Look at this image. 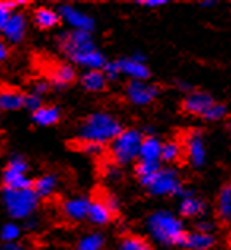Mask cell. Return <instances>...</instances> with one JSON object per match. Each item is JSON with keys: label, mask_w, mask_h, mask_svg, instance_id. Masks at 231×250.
Returning a JSON list of instances; mask_svg holds the SVG:
<instances>
[{"label": "cell", "mask_w": 231, "mask_h": 250, "mask_svg": "<svg viewBox=\"0 0 231 250\" xmlns=\"http://www.w3.org/2000/svg\"><path fill=\"white\" fill-rule=\"evenodd\" d=\"M81 144V150L89 157H100L105 152V146L95 143H79Z\"/></svg>", "instance_id": "35"}, {"label": "cell", "mask_w": 231, "mask_h": 250, "mask_svg": "<svg viewBox=\"0 0 231 250\" xmlns=\"http://www.w3.org/2000/svg\"><path fill=\"white\" fill-rule=\"evenodd\" d=\"M6 57H8V48L3 42H0V62L6 61Z\"/></svg>", "instance_id": "44"}, {"label": "cell", "mask_w": 231, "mask_h": 250, "mask_svg": "<svg viewBox=\"0 0 231 250\" xmlns=\"http://www.w3.org/2000/svg\"><path fill=\"white\" fill-rule=\"evenodd\" d=\"M61 21L62 19H61V15H59V11L48 8V6H40L34 13V22L37 27L42 30L54 29Z\"/></svg>", "instance_id": "23"}, {"label": "cell", "mask_w": 231, "mask_h": 250, "mask_svg": "<svg viewBox=\"0 0 231 250\" xmlns=\"http://www.w3.org/2000/svg\"><path fill=\"white\" fill-rule=\"evenodd\" d=\"M42 106H43V97L34 94V92H30V94L25 95L24 108H27L29 111H32V114H34L35 111H38Z\"/></svg>", "instance_id": "34"}, {"label": "cell", "mask_w": 231, "mask_h": 250, "mask_svg": "<svg viewBox=\"0 0 231 250\" xmlns=\"http://www.w3.org/2000/svg\"><path fill=\"white\" fill-rule=\"evenodd\" d=\"M19 5H25V2H0V32H3L15 13V8Z\"/></svg>", "instance_id": "32"}, {"label": "cell", "mask_w": 231, "mask_h": 250, "mask_svg": "<svg viewBox=\"0 0 231 250\" xmlns=\"http://www.w3.org/2000/svg\"><path fill=\"white\" fill-rule=\"evenodd\" d=\"M25 32H27V18L22 11H15L10 19V22L6 24V27L3 29L2 35L5 37V40H8L13 44H18L24 40Z\"/></svg>", "instance_id": "16"}, {"label": "cell", "mask_w": 231, "mask_h": 250, "mask_svg": "<svg viewBox=\"0 0 231 250\" xmlns=\"http://www.w3.org/2000/svg\"><path fill=\"white\" fill-rule=\"evenodd\" d=\"M59 121H61V109L57 106H52V104H49V106L43 104L42 108L32 114V122L38 127H51Z\"/></svg>", "instance_id": "25"}, {"label": "cell", "mask_w": 231, "mask_h": 250, "mask_svg": "<svg viewBox=\"0 0 231 250\" xmlns=\"http://www.w3.org/2000/svg\"><path fill=\"white\" fill-rule=\"evenodd\" d=\"M228 116V108L227 104L223 103H219L215 102L212 106H210L206 113L203 114L201 119L206 121V122H220L222 119H225V117Z\"/></svg>", "instance_id": "31"}, {"label": "cell", "mask_w": 231, "mask_h": 250, "mask_svg": "<svg viewBox=\"0 0 231 250\" xmlns=\"http://www.w3.org/2000/svg\"><path fill=\"white\" fill-rule=\"evenodd\" d=\"M6 168H10L13 171H18V173H25L27 174V169H29V163L25 162L21 155H16L13 157V159H10L8 165H6Z\"/></svg>", "instance_id": "36"}, {"label": "cell", "mask_w": 231, "mask_h": 250, "mask_svg": "<svg viewBox=\"0 0 231 250\" xmlns=\"http://www.w3.org/2000/svg\"><path fill=\"white\" fill-rule=\"evenodd\" d=\"M215 103L214 97L206 90H200V89H193L192 92L184 97L182 100V109L184 113H187L190 116H200L203 117V114L212 106Z\"/></svg>", "instance_id": "11"}, {"label": "cell", "mask_w": 231, "mask_h": 250, "mask_svg": "<svg viewBox=\"0 0 231 250\" xmlns=\"http://www.w3.org/2000/svg\"><path fill=\"white\" fill-rule=\"evenodd\" d=\"M22 234V228L15 222H8L5 223L0 229V239L3 241V244H10V242H18V239L21 238Z\"/></svg>", "instance_id": "30"}, {"label": "cell", "mask_w": 231, "mask_h": 250, "mask_svg": "<svg viewBox=\"0 0 231 250\" xmlns=\"http://www.w3.org/2000/svg\"><path fill=\"white\" fill-rule=\"evenodd\" d=\"M103 73H105V76H106L108 81H117L119 76L122 75L117 61H108L106 65L103 67Z\"/></svg>", "instance_id": "33"}, {"label": "cell", "mask_w": 231, "mask_h": 250, "mask_svg": "<svg viewBox=\"0 0 231 250\" xmlns=\"http://www.w3.org/2000/svg\"><path fill=\"white\" fill-rule=\"evenodd\" d=\"M90 200L85 196H71L62 203V214L70 222H83L87 219Z\"/></svg>", "instance_id": "12"}, {"label": "cell", "mask_w": 231, "mask_h": 250, "mask_svg": "<svg viewBox=\"0 0 231 250\" xmlns=\"http://www.w3.org/2000/svg\"><path fill=\"white\" fill-rule=\"evenodd\" d=\"M182 186H184V181L179 174V171L174 167L163 165L160 171L144 186V188L147 190L149 195L163 198V196H177Z\"/></svg>", "instance_id": "6"}, {"label": "cell", "mask_w": 231, "mask_h": 250, "mask_svg": "<svg viewBox=\"0 0 231 250\" xmlns=\"http://www.w3.org/2000/svg\"><path fill=\"white\" fill-rule=\"evenodd\" d=\"M2 181H3L5 188H11V190L34 188V181H32L27 174H25V173H18V171H13L10 168L3 169Z\"/></svg>", "instance_id": "22"}, {"label": "cell", "mask_w": 231, "mask_h": 250, "mask_svg": "<svg viewBox=\"0 0 231 250\" xmlns=\"http://www.w3.org/2000/svg\"><path fill=\"white\" fill-rule=\"evenodd\" d=\"M176 87L179 89L181 92H187V94H189V92H192V90H193L192 84H189L187 81H184V80L177 81V83H176Z\"/></svg>", "instance_id": "43"}, {"label": "cell", "mask_w": 231, "mask_h": 250, "mask_svg": "<svg viewBox=\"0 0 231 250\" xmlns=\"http://www.w3.org/2000/svg\"><path fill=\"white\" fill-rule=\"evenodd\" d=\"M2 200L8 215L11 219H19V220L30 219L40 203V198L34 188H27V190L3 188Z\"/></svg>", "instance_id": "5"}, {"label": "cell", "mask_w": 231, "mask_h": 250, "mask_svg": "<svg viewBox=\"0 0 231 250\" xmlns=\"http://www.w3.org/2000/svg\"><path fill=\"white\" fill-rule=\"evenodd\" d=\"M138 5L146 6V8H160V6L168 5V0H140Z\"/></svg>", "instance_id": "41"}, {"label": "cell", "mask_w": 231, "mask_h": 250, "mask_svg": "<svg viewBox=\"0 0 231 250\" xmlns=\"http://www.w3.org/2000/svg\"><path fill=\"white\" fill-rule=\"evenodd\" d=\"M162 147H163V141L157 135L144 136V141L140 150V159L138 160L162 163Z\"/></svg>", "instance_id": "18"}, {"label": "cell", "mask_w": 231, "mask_h": 250, "mask_svg": "<svg viewBox=\"0 0 231 250\" xmlns=\"http://www.w3.org/2000/svg\"><path fill=\"white\" fill-rule=\"evenodd\" d=\"M103 198V201L106 203L108 205V208L111 209V212H113L114 215L119 212V209H121V201H119V198L116 195H113V193H106L105 196H102Z\"/></svg>", "instance_id": "38"}, {"label": "cell", "mask_w": 231, "mask_h": 250, "mask_svg": "<svg viewBox=\"0 0 231 250\" xmlns=\"http://www.w3.org/2000/svg\"><path fill=\"white\" fill-rule=\"evenodd\" d=\"M208 212V203L204 201L201 196L193 195L187 196V198L179 200V206H177V215L181 219H203Z\"/></svg>", "instance_id": "13"}, {"label": "cell", "mask_w": 231, "mask_h": 250, "mask_svg": "<svg viewBox=\"0 0 231 250\" xmlns=\"http://www.w3.org/2000/svg\"><path fill=\"white\" fill-rule=\"evenodd\" d=\"M76 80V70L73 67V63L61 62L56 63L54 67L49 71V84L57 90L67 89L68 85H71Z\"/></svg>", "instance_id": "14"}, {"label": "cell", "mask_w": 231, "mask_h": 250, "mask_svg": "<svg viewBox=\"0 0 231 250\" xmlns=\"http://www.w3.org/2000/svg\"><path fill=\"white\" fill-rule=\"evenodd\" d=\"M59 15H61L62 21L70 25L71 30H83V32H94L95 21L94 18L83 10L76 8L73 5H61L59 6Z\"/></svg>", "instance_id": "9"}, {"label": "cell", "mask_w": 231, "mask_h": 250, "mask_svg": "<svg viewBox=\"0 0 231 250\" xmlns=\"http://www.w3.org/2000/svg\"><path fill=\"white\" fill-rule=\"evenodd\" d=\"M217 244L215 234L203 233L198 229H190L184 236V241L181 244V249L184 250H214Z\"/></svg>", "instance_id": "15"}, {"label": "cell", "mask_w": 231, "mask_h": 250, "mask_svg": "<svg viewBox=\"0 0 231 250\" xmlns=\"http://www.w3.org/2000/svg\"><path fill=\"white\" fill-rule=\"evenodd\" d=\"M217 2L215 0H203V2H200V6H203V8H209V6H215Z\"/></svg>", "instance_id": "46"}, {"label": "cell", "mask_w": 231, "mask_h": 250, "mask_svg": "<svg viewBox=\"0 0 231 250\" xmlns=\"http://www.w3.org/2000/svg\"><path fill=\"white\" fill-rule=\"evenodd\" d=\"M146 231L150 241L162 247H181L187 229L184 220L169 209H157L146 219Z\"/></svg>", "instance_id": "2"}, {"label": "cell", "mask_w": 231, "mask_h": 250, "mask_svg": "<svg viewBox=\"0 0 231 250\" xmlns=\"http://www.w3.org/2000/svg\"><path fill=\"white\" fill-rule=\"evenodd\" d=\"M49 87H51L49 81L40 80V81H37V83L34 84V87H32V92H34V94H37V95H40V97H43V95L48 94Z\"/></svg>", "instance_id": "39"}, {"label": "cell", "mask_w": 231, "mask_h": 250, "mask_svg": "<svg viewBox=\"0 0 231 250\" xmlns=\"http://www.w3.org/2000/svg\"><path fill=\"white\" fill-rule=\"evenodd\" d=\"M184 152H186V160L190 163V167L195 169H201L208 162V149L206 140L201 130H190L184 136Z\"/></svg>", "instance_id": "7"}, {"label": "cell", "mask_w": 231, "mask_h": 250, "mask_svg": "<svg viewBox=\"0 0 231 250\" xmlns=\"http://www.w3.org/2000/svg\"><path fill=\"white\" fill-rule=\"evenodd\" d=\"M160 89L149 81H128L125 85V97L127 100L138 108L149 106L157 100Z\"/></svg>", "instance_id": "8"}, {"label": "cell", "mask_w": 231, "mask_h": 250, "mask_svg": "<svg viewBox=\"0 0 231 250\" xmlns=\"http://www.w3.org/2000/svg\"><path fill=\"white\" fill-rule=\"evenodd\" d=\"M124 131L122 122L116 116L106 111H95L85 116L76 130V138L79 143H95L106 146Z\"/></svg>", "instance_id": "3"}, {"label": "cell", "mask_w": 231, "mask_h": 250, "mask_svg": "<svg viewBox=\"0 0 231 250\" xmlns=\"http://www.w3.org/2000/svg\"><path fill=\"white\" fill-rule=\"evenodd\" d=\"M0 250H27L22 244H19V242H10V244H2Z\"/></svg>", "instance_id": "42"}, {"label": "cell", "mask_w": 231, "mask_h": 250, "mask_svg": "<svg viewBox=\"0 0 231 250\" xmlns=\"http://www.w3.org/2000/svg\"><path fill=\"white\" fill-rule=\"evenodd\" d=\"M79 83L87 92H102L106 89L109 81L105 76L103 70H87L79 78Z\"/></svg>", "instance_id": "21"}, {"label": "cell", "mask_w": 231, "mask_h": 250, "mask_svg": "<svg viewBox=\"0 0 231 250\" xmlns=\"http://www.w3.org/2000/svg\"><path fill=\"white\" fill-rule=\"evenodd\" d=\"M25 95L15 89H6L0 92V109L6 111H16L19 108H24Z\"/></svg>", "instance_id": "26"}, {"label": "cell", "mask_w": 231, "mask_h": 250, "mask_svg": "<svg viewBox=\"0 0 231 250\" xmlns=\"http://www.w3.org/2000/svg\"><path fill=\"white\" fill-rule=\"evenodd\" d=\"M59 48L71 63L87 70H103L106 57L98 49L90 32L62 30L57 37Z\"/></svg>", "instance_id": "1"}, {"label": "cell", "mask_w": 231, "mask_h": 250, "mask_svg": "<svg viewBox=\"0 0 231 250\" xmlns=\"http://www.w3.org/2000/svg\"><path fill=\"white\" fill-rule=\"evenodd\" d=\"M106 239L105 234L100 231H92L89 234H84L81 239L78 241L76 250H103Z\"/></svg>", "instance_id": "29"}, {"label": "cell", "mask_w": 231, "mask_h": 250, "mask_svg": "<svg viewBox=\"0 0 231 250\" xmlns=\"http://www.w3.org/2000/svg\"><path fill=\"white\" fill-rule=\"evenodd\" d=\"M162 167H163L162 163H152V162L138 160L135 163V176L138 177V181H140V184L144 187L158 173V171H160Z\"/></svg>", "instance_id": "27"}, {"label": "cell", "mask_w": 231, "mask_h": 250, "mask_svg": "<svg viewBox=\"0 0 231 250\" xmlns=\"http://www.w3.org/2000/svg\"><path fill=\"white\" fill-rule=\"evenodd\" d=\"M105 174H106V177H109V179H119V177L122 176V173H121V167L116 165V163H111V165H106V167H105Z\"/></svg>", "instance_id": "40"}, {"label": "cell", "mask_w": 231, "mask_h": 250, "mask_svg": "<svg viewBox=\"0 0 231 250\" xmlns=\"http://www.w3.org/2000/svg\"><path fill=\"white\" fill-rule=\"evenodd\" d=\"M186 152H184V144L177 140H167L163 141L162 147V165L165 167H174L176 163H179Z\"/></svg>", "instance_id": "20"}, {"label": "cell", "mask_w": 231, "mask_h": 250, "mask_svg": "<svg viewBox=\"0 0 231 250\" xmlns=\"http://www.w3.org/2000/svg\"><path fill=\"white\" fill-rule=\"evenodd\" d=\"M117 250H154L150 241L138 234H125L117 244Z\"/></svg>", "instance_id": "28"}, {"label": "cell", "mask_w": 231, "mask_h": 250, "mask_svg": "<svg viewBox=\"0 0 231 250\" xmlns=\"http://www.w3.org/2000/svg\"><path fill=\"white\" fill-rule=\"evenodd\" d=\"M227 130H228V133L231 135V119H228V122H227Z\"/></svg>", "instance_id": "47"}, {"label": "cell", "mask_w": 231, "mask_h": 250, "mask_svg": "<svg viewBox=\"0 0 231 250\" xmlns=\"http://www.w3.org/2000/svg\"><path fill=\"white\" fill-rule=\"evenodd\" d=\"M215 214L223 223L231 222V184H223L215 198Z\"/></svg>", "instance_id": "19"}, {"label": "cell", "mask_w": 231, "mask_h": 250, "mask_svg": "<svg viewBox=\"0 0 231 250\" xmlns=\"http://www.w3.org/2000/svg\"><path fill=\"white\" fill-rule=\"evenodd\" d=\"M121 73L130 78V81H147L150 78V70L146 63V57L141 52H135L130 57H122L117 61Z\"/></svg>", "instance_id": "10"}, {"label": "cell", "mask_w": 231, "mask_h": 250, "mask_svg": "<svg viewBox=\"0 0 231 250\" xmlns=\"http://www.w3.org/2000/svg\"><path fill=\"white\" fill-rule=\"evenodd\" d=\"M143 141H144L143 130L135 127L124 128L122 133L109 144L111 160L119 167H127L131 165L133 162H138Z\"/></svg>", "instance_id": "4"}, {"label": "cell", "mask_w": 231, "mask_h": 250, "mask_svg": "<svg viewBox=\"0 0 231 250\" xmlns=\"http://www.w3.org/2000/svg\"><path fill=\"white\" fill-rule=\"evenodd\" d=\"M114 219V214L111 212V209L108 208L106 203L103 201V198H95L90 200V208H89V215L87 220L95 227H105L111 223Z\"/></svg>", "instance_id": "17"}, {"label": "cell", "mask_w": 231, "mask_h": 250, "mask_svg": "<svg viewBox=\"0 0 231 250\" xmlns=\"http://www.w3.org/2000/svg\"><path fill=\"white\" fill-rule=\"evenodd\" d=\"M37 227V220L34 219V217H30V219L25 220V228L27 229H34Z\"/></svg>", "instance_id": "45"}, {"label": "cell", "mask_w": 231, "mask_h": 250, "mask_svg": "<svg viewBox=\"0 0 231 250\" xmlns=\"http://www.w3.org/2000/svg\"><path fill=\"white\" fill-rule=\"evenodd\" d=\"M57 186H59V177L54 173H46L34 181V190L40 200L49 198L51 195H54Z\"/></svg>", "instance_id": "24"}, {"label": "cell", "mask_w": 231, "mask_h": 250, "mask_svg": "<svg viewBox=\"0 0 231 250\" xmlns=\"http://www.w3.org/2000/svg\"><path fill=\"white\" fill-rule=\"evenodd\" d=\"M195 229H198V231H203V233L215 234V222L210 220V219H206V217H203V219H200L196 222Z\"/></svg>", "instance_id": "37"}]
</instances>
